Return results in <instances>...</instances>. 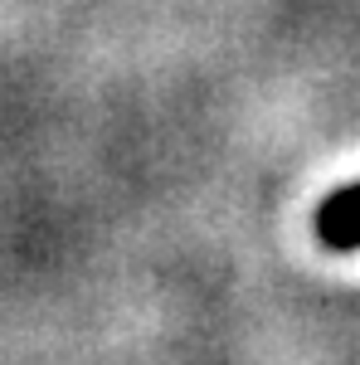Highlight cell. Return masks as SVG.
<instances>
[{
  "label": "cell",
  "instance_id": "cell-1",
  "mask_svg": "<svg viewBox=\"0 0 360 365\" xmlns=\"http://www.w3.org/2000/svg\"><path fill=\"white\" fill-rule=\"evenodd\" d=\"M312 229H317L322 249H331V253H356V249H360V180L336 185L331 195L317 205Z\"/></svg>",
  "mask_w": 360,
  "mask_h": 365
}]
</instances>
